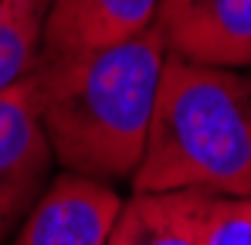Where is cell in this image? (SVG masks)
Returning a JSON list of instances; mask_svg holds the SVG:
<instances>
[{"mask_svg":"<svg viewBox=\"0 0 251 245\" xmlns=\"http://www.w3.org/2000/svg\"><path fill=\"white\" fill-rule=\"evenodd\" d=\"M167 55L160 24L105 48L41 51L34 89L54 160L99 181L132 177Z\"/></svg>","mask_w":251,"mask_h":245,"instance_id":"cell-1","label":"cell"},{"mask_svg":"<svg viewBox=\"0 0 251 245\" xmlns=\"http://www.w3.org/2000/svg\"><path fill=\"white\" fill-rule=\"evenodd\" d=\"M54 160L44 133L34 72L0 92V242L27 218Z\"/></svg>","mask_w":251,"mask_h":245,"instance_id":"cell-3","label":"cell"},{"mask_svg":"<svg viewBox=\"0 0 251 245\" xmlns=\"http://www.w3.org/2000/svg\"><path fill=\"white\" fill-rule=\"evenodd\" d=\"M123 198L109 181L65 170L17 228L10 245H109Z\"/></svg>","mask_w":251,"mask_h":245,"instance_id":"cell-4","label":"cell"},{"mask_svg":"<svg viewBox=\"0 0 251 245\" xmlns=\"http://www.w3.org/2000/svg\"><path fill=\"white\" fill-rule=\"evenodd\" d=\"M160 0H51L41 51H82L136 38L156 24Z\"/></svg>","mask_w":251,"mask_h":245,"instance_id":"cell-7","label":"cell"},{"mask_svg":"<svg viewBox=\"0 0 251 245\" xmlns=\"http://www.w3.org/2000/svg\"><path fill=\"white\" fill-rule=\"evenodd\" d=\"M214 194L136 191L116 218L109 245H207Z\"/></svg>","mask_w":251,"mask_h":245,"instance_id":"cell-6","label":"cell"},{"mask_svg":"<svg viewBox=\"0 0 251 245\" xmlns=\"http://www.w3.org/2000/svg\"><path fill=\"white\" fill-rule=\"evenodd\" d=\"M48 3L51 0H0V92L34 72Z\"/></svg>","mask_w":251,"mask_h":245,"instance_id":"cell-8","label":"cell"},{"mask_svg":"<svg viewBox=\"0 0 251 245\" xmlns=\"http://www.w3.org/2000/svg\"><path fill=\"white\" fill-rule=\"evenodd\" d=\"M207 245H251V194L217 198L207 228Z\"/></svg>","mask_w":251,"mask_h":245,"instance_id":"cell-9","label":"cell"},{"mask_svg":"<svg viewBox=\"0 0 251 245\" xmlns=\"http://www.w3.org/2000/svg\"><path fill=\"white\" fill-rule=\"evenodd\" d=\"M156 24L170 55L251 68V0H160Z\"/></svg>","mask_w":251,"mask_h":245,"instance_id":"cell-5","label":"cell"},{"mask_svg":"<svg viewBox=\"0 0 251 245\" xmlns=\"http://www.w3.org/2000/svg\"><path fill=\"white\" fill-rule=\"evenodd\" d=\"M132 191L251 194V72L167 55Z\"/></svg>","mask_w":251,"mask_h":245,"instance_id":"cell-2","label":"cell"}]
</instances>
